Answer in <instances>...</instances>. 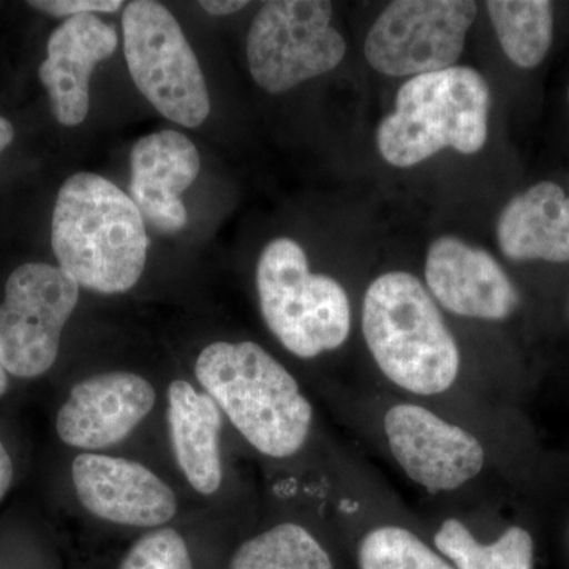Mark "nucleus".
I'll use <instances>...</instances> for the list:
<instances>
[{"label":"nucleus","instance_id":"obj_1","mask_svg":"<svg viewBox=\"0 0 569 569\" xmlns=\"http://www.w3.org/2000/svg\"><path fill=\"white\" fill-rule=\"evenodd\" d=\"M51 244L59 268L80 287L118 295L141 279L149 238L129 194L102 176L77 173L59 190Z\"/></svg>","mask_w":569,"mask_h":569},{"label":"nucleus","instance_id":"obj_2","mask_svg":"<svg viewBox=\"0 0 569 569\" xmlns=\"http://www.w3.org/2000/svg\"><path fill=\"white\" fill-rule=\"evenodd\" d=\"M194 376L261 455L290 458L305 447L313 408L295 377L264 348L211 343L198 356Z\"/></svg>","mask_w":569,"mask_h":569},{"label":"nucleus","instance_id":"obj_3","mask_svg":"<svg viewBox=\"0 0 569 569\" xmlns=\"http://www.w3.org/2000/svg\"><path fill=\"white\" fill-rule=\"evenodd\" d=\"M362 332L381 372L413 395H440L459 376L458 343L425 284L408 272L370 283Z\"/></svg>","mask_w":569,"mask_h":569},{"label":"nucleus","instance_id":"obj_4","mask_svg":"<svg viewBox=\"0 0 569 569\" xmlns=\"http://www.w3.org/2000/svg\"><path fill=\"white\" fill-rule=\"evenodd\" d=\"M489 108L488 82L471 67L419 74L400 86L395 111L378 126V151L397 168L447 148L477 153L488 141Z\"/></svg>","mask_w":569,"mask_h":569},{"label":"nucleus","instance_id":"obj_5","mask_svg":"<svg viewBox=\"0 0 569 569\" xmlns=\"http://www.w3.org/2000/svg\"><path fill=\"white\" fill-rule=\"evenodd\" d=\"M257 290L266 325L298 358L336 350L350 336L347 291L332 277L312 274L305 249L293 239H274L264 247Z\"/></svg>","mask_w":569,"mask_h":569},{"label":"nucleus","instance_id":"obj_6","mask_svg":"<svg viewBox=\"0 0 569 569\" xmlns=\"http://www.w3.org/2000/svg\"><path fill=\"white\" fill-rule=\"evenodd\" d=\"M123 52L138 91L160 114L197 129L211 111L208 86L197 56L170 10L137 0L122 17Z\"/></svg>","mask_w":569,"mask_h":569},{"label":"nucleus","instance_id":"obj_7","mask_svg":"<svg viewBox=\"0 0 569 569\" xmlns=\"http://www.w3.org/2000/svg\"><path fill=\"white\" fill-rule=\"evenodd\" d=\"M332 3L325 0H272L250 24L247 62L261 89L290 91L335 70L347 43L331 26Z\"/></svg>","mask_w":569,"mask_h":569},{"label":"nucleus","instance_id":"obj_8","mask_svg":"<svg viewBox=\"0 0 569 569\" xmlns=\"http://www.w3.org/2000/svg\"><path fill=\"white\" fill-rule=\"evenodd\" d=\"M80 284L59 266L26 263L11 272L0 305V362L7 373L37 378L58 359Z\"/></svg>","mask_w":569,"mask_h":569},{"label":"nucleus","instance_id":"obj_9","mask_svg":"<svg viewBox=\"0 0 569 569\" xmlns=\"http://www.w3.org/2000/svg\"><path fill=\"white\" fill-rule=\"evenodd\" d=\"M477 13L471 0H396L367 33V62L388 77L451 69Z\"/></svg>","mask_w":569,"mask_h":569},{"label":"nucleus","instance_id":"obj_10","mask_svg":"<svg viewBox=\"0 0 569 569\" xmlns=\"http://www.w3.org/2000/svg\"><path fill=\"white\" fill-rule=\"evenodd\" d=\"M385 432L399 466L429 492L458 489L485 467L478 438L425 407H392L385 417Z\"/></svg>","mask_w":569,"mask_h":569},{"label":"nucleus","instance_id":"obj_11","mask_svg":"<svg viewBox=\"0 0 569 569\" xmlns=\"http://www.w3.org/2000/svg\"><path fill=\"white\" fill-rule=\"evenodd\" d=\"M71 479L82 507L108 522L159 527L178 511L170 486L133 460L84 452L71 463Z\"/></svg>","mask_w":569,"mask_h":569},{"label":"nucleus","instance_id":"obj_12","mask_svg":"<svg viewBox=\"0 0 569 569\" xmlns=\"http://www.w3.org/2000/svg\"><path fill=\"white\" fill-rule=\"evenodd\" d=\"M156 399V389L137 373L89 377L71 388L56 419V430L69 447L91 451L110 448L151 413Z\"/></svg>","mask_w":569,"mask_h":569},{"label":"nucleus","instance_id":"obj_13","mask_svg":"<svg viewBox=\"0 0 569 569\" xmlns=\"http://www.w3.org/2000/svg\"><path fill=\"white\" fill-rule=\"evenodd\" d=\"M426 282L438 302L460 317L505 320L519 305L496 258L455 236H441L429 247Z\"/></svg>","mask_w":569,"mask_h":569},{"label":"nucleus","instance_id":"obj_14","mask_svg":"<svg viewBox=\"0 0 569 569\" xmlns=\"http://www.w3.org/2000/svg\"><path fill=\"white\" fill-rule=\"evenodd\" d=\"M130 167V198L142 219L162 233L182 230L189 216L181 197L201 171L197 146L176 130L151 133L133 146Z\"/></svg>","mask_w":569,"mask_h":569},{"label":"nucleus","instance_id":"obj_15","mask_svg":"<svg viewBox=\"0 0 569 569\" xmlns=\"http://www.w3.org/2000/svg\"><path fill=\"white\" fill-rule=\"evenodd\" d=\"M118 41L116 29L96 14L69 18L51 33L39 77L59 123L74 127L88 118L92 71L110 58Z\"/></svg>","mask_w":569,"mask_h":569},{"label":"nucleus","instance_id":"obj_16","mask_svg":"<svg viewBox=\"0 0 569 569\" xmlns=\"http://www.w3.org/2000/svg\"><path fill=\"white\" fill-rule=\"evenodd\" d=\"M509 260L569 261V197L556 182H539L512 198L497 223Z\"/></svg>","mask_w":569,"mask_h":569},{"label":"nucleus","instance_id":"obj_17","mask_svg":"<svg viewBox=\"0 0 569 569\" xmlns=\"http://www.w3.org/2000/svg\"><path fill=\"white\" fill-rule=\"evenodd\" d=\"M167 418L174 458L187 481L197 492L212 496L222 485V410L208 392L174 380L168 388Z\"/></svg>","mask_w":569,"mask_h":569},{"label":"nucleus","instance_id":"obj_18","mask_svg":"<svg viewBox=\"0 0 569 569\" xmlns=\"http://www.w3.org/2000/svg\"><path fill=\"white\" fill-rule=\"evenodd\" d=\"M501 50L520 69H535L550 50L553 9L548 0H489L486 2Z\"/></svg>","mask_w":569,"mask_h":569},{"label":"nucleus","instance_id":"obj_19","mask_svg":"<svg viewBox=\"0 0 569 569\" xmlns=\"http://www.w3.org/2000/svg\"><path fill=\"white\" fill-rule=\"evenodd\" d=\"M436 546L459 569H531L533 539L529 531L511 527L492 545H481L458 519L445 520Z\"/></svg>","mask_w":569,"mask_h":569},{"label":"nucleus","instance_id":"obj_20","mask_svg":"<svg viewBox=\"0 0 569 569\" xmlns=\"http://www.w3.org/2000/svg\"><path fill=\"white\" fill-rule=\"evenodd\" d=\"M230 569H335L323 546L298 523H280L236 550Z\"/></svg>","mask_w":569,"mask_h":569},{"label":"nucleus","instance_id":"obj_21","mask_svg":"<svg viewBox=\"0 0 569 569\" xmlns=\"http://www.w3.org/2000/svg\"><path fill=\"white\" fill-rule=\"evenodd\" d=\"M361 569H455L417 535L400 527L370 531L359 546Z\"/></svg>","mask_w":569,"mask_h":569},{"label":"nucleus","instance_id":"obj_22","mask_svg":"<svg viewBox=\"0 0 569 569\" xmlns=\"http://www.w3.org/2000/svg\"><path fill=\"white\" fill-rule=\"evenodd\" d=\"M121 569H193L189 548L173 529L153 530L138 539Z\"/></svg>","mask_w":569,"mask_h":569},{"label":"nucleus","instance_id":"obj_23","mask_svg":"<svg viewBox=\"0 0 569 569\" xmlns=\"http://www.w3.org/2000/svg\"><path fill=\"white\" fill-rule=\"evenodd\" d=\"M32 9L56 18H73L80 14L114 13L123 6L122 0H33Z\"/></svg>","mask_w":569,"mask_h":569},{"label":"nucleus","instance_id":"obj_24","mask_svg":"<svg viewBox=\"0 0 569 569\" xmlns=\"http://www.w3.org/2000/svg\"><path fill=\"white\" fill-rule=\"evenodd\" d=\"M249 2H239V0H203L200 2L201 9L216 17H228L236 11L244 9Z\"/></svg>","mask_w":569,"mask_h":569},{"label":"nucleus","instance_id":"obj_25","mask_svg":"<svg viewBox=\"0 0 569 569\" xmlns=\"http://www.w3.org/2000/svg\"><path fill=\"white\" fill-rule=\"evenodd\" d=\"M11 481H13V463H11L9 451L0 441V500L9 492Z\"/></svg>","mask_w":569,"mask_h":569},{"label":"nucleus","instance_id":"obj_26","mask_svg":"<svg viewBox=\"0 0 569 569\" xmlns=\"http://www.w3.org/2000/svg\"><path fill=\"white\" fill-rule=\"evenodd\" d=\"M14 129L9 119L0 116V156L13 142Z\"/></svg>","mask_w":569,"mask_h":569},{"label":"nucleus","instance_id":"obj_27","mask_svg":"<svg viewBox=\"0 0 569 569\" xmlns=\"http://www.w3.org/2000/svg\"><path fill=\"white\" fill-rule=\"evenodd\" d=\"M9 373H7L6 367H3L2 362H0V397L9 391Z\"/></svg>","mask_w":569,"mask_h":569},{"label":"nucleus","instance_id":"obj_28","mask_svg":"<svg viewBox=\"0 0 569 569\" xmlns=\"http://www.w3.org/2000/svg\"><path fill=\"white\" fill-rule=\"evenodd\" d=\"M568 102H569V88H568Z\"/></svg>","mask_w":569,"mask_h":569}]
</instances>
